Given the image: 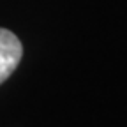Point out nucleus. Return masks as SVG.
Instances as JSON below:
<instances>
[{
  "label": "nucleus",
  "instance_id": "obj_1",
  "mask_svg": "<svg viewBox=\"0 0 127 127\" xmlns=\"http://www.w3.org/2000/svg\"><path fill=\"white\" fill-rule=\"evenodd\" d=\"M23 57V46L11 30L0 28V85L16 71Z\"/></svg>",
  "mask_w": 127,
  "mask_h": 127
}]
</instances>
